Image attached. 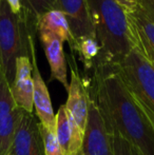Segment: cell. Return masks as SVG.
I'll return each mask as SVG.
<instances>
[{
	"mask_svg": "<svg viewBox=\"0 0 154 155\" xmlns=\"http://www.w3.org/2000/svg\"><path fill=\"white\" fill-rule=\"evenodd\" d=\"M90 95L111 136L125 139L138 155H154V128L112 63L95 64Z\"/></svg>",
	"mask_w": 154,
	"mask_h": 155,
	"instance_id": "obj_1",
	"label": "cell"
},
{
	"mask_svg": "<svg viewBox=\"0 0 154 155\" xmlns=\"http://www.w3.org/2000/svg\"><path fill=\"white\" fill-rule=\"evenodd\" d=\"M91 22L101 48L95 64L117 63L136 48L128 12L115 0H88Z\"/></svg>",
	"mask_w": 154,
	"mask_h": 155,
	"instance_id": "obj_2",
	"label": "cell"
},
{
	"mask_svg": "<svg viewBox=\"0 0 154 155\" xmlns=\"http://www.w3.org/2000/svg\"><path fill=\"white\" fill-rule=\"evenodd\" d=\"M32 16L25 10L20 15L11 11L5 0L0 3V69L12 84L19 56L29 54L28 34Z\"/></svg>",
	"mask_w": 154,
	"mask_h": 155,
	"instance_id": "obj_3",
	"label": "cell"
},
{
	"mask_svg": "<svg viewBox=\"0 0 154 155\" xmlns=\"http://www.w3.org/2000/svg\"><path fill=\"white\" fill-rule=\"evenodd\" d=\"M112 64L154 128V65L136 48Z\"/></svg>",
	"mask_w": 154,
	"mask_h": 155,
	"instance_id": "obj_4",
	"label": "cell"
},
{
	"mask_svg": "<svg viewBox=\"0 0 154 155\" xmlns=\"http://www.w3.org/2000/svg\"><path fill=\"white\" fill-rule=\"evenodd\" d=\"M84 155H113V138L96 101L92 97L84 131Z\"/></svg>",
	"mask_w": 154,
	"mask_h": 155,
	"instance_id": "obj_5",
	"label": "cell"
},
{
	"mask_svg": "<svg viewBox=\"0 0 154 155\" xmlns=\"http://www.w3.org/2000/svg\"><path fill=\"white\" fill-rule=\"evenodd\" d=\"M22 110L15 104L3 71L0 69V155H8Z\"/></svg>",
	"mask_w": 154,
	"mask_h": 155,
	"instance_id": "obj_6",
	"label": "cell"
},
{
	"mask_svg": "<svg viewBox=\"0 0 154 155\" xmlns=\"http://www.w3.org/2000/svg\"><path fill=\"white\" fill-rule=\"evenodd\" d=\"M32 29L30 28L29 34H28V45H29V54L31 58L32 65H33V104L35 108L36 116L39 119V123L42 127L49 129L51 131H55V124L56 114L54 113V109L52 106L51 97L48 90L47 84L43 80L42 76L40 74L36 58V51L35 45H34V37L31 34Z\"/></svg>",
	"mask_w": 154,
	"mask_h": 155,
	"instance_id": "obj_7",
	"label": "cell"
},
{
	"mask_svg": "<svg viewBox=\"0 0 154 155\" xmlns=\"http://www.w3.org/2000/svg\"><path fill=\"white\" fill-rule=\"evenodd\" d=\"M8 155H45L39 121L33 113L22 111Z\"/></svg>",
	"mask_w": 154,
	"mask_h": 155,
	"instance_id": "obj_8",
	"label": "cell"
},
{
	"mask_svg": "<svg viewBox=\"0 0 154 155\" xmlns=\"http://www.w3.org/2000/svg\"><path fill=\"white\" fill-rule=\"evenodd\" d=\"M90 99L89 84L80 77L75 63H71V78L69 82L68 99L64 106L74 119L75 124L84 133L86 131L88 120Z\"/></svg>",
	"mask_w": 154,
	"mask_h": 155,
	"instance_id": "obj_9",
	"label": "cell"
},
{
	"mask_svg": "<svg viewBox=\"0 0 154 155\" xmlns=\"http://www.w3.org/2000/svg\"><path fill=\"white\" fill-rule=\"evenodd\" d=\"M33 65L30 56H19L16 60V70L10 91L14 102L20 110L28 113H33Z\"/></svg>",
	"mask_w": 154,
	"mask_h": 155,
	"instance_id": "obj_10",
	"label": "cell"
},
{
	"mask_svg": "<svg viewBox=\"0 0 154 155\" xmlns=\"http://www.w3.org/2000/svg\"><path fill=\"white\" fill-rule=\"evenodd\" d=\"M55 133L64 155H84V133L75 124L66 106L59 107L56 113Z\"/></svg>",
	"mask_w": 154,
	"mask_h": 155,
	"instance_id": "obj_11",
	"label": "cell"
},
{
	"mask_svg": "<svg viewBox=\"0 0 154 155\" xmlns=\"http://www.w3.org/2000/svg\"><path fill=\"white\" fill-rule=\"evenodd\" d=\"M38 36L50 65V80H57L68 92V64L64 50V42L53 34L48 32H38Z\"/></svg>",
	"mask_w": 154,
	"mask_h": 155,
	"instance_id": "obj_12",
	"label": "cell"
},
{
	"mask_svg": "<svg viewBox=\"0 0 154 155\" xmlns=\"http://www.w3.org/2000/svg\"><path fill=\"white\" fill-rule=\"evenodd\" d=\"M58 10L66 15L75 39L95 36L89 13L88 0H58Z\"/></svg>",
	"mask_w": 154,
	"mask_h": 155,
	"instance_id": "obj_13",
	"label": "cell"
},
{
	"mask_svg": "<svg viewBox=\"0 0 154 155\" xmlns=\"http://www.w3.org/2000/svg\"><path fill=\"white\" fill-rule=\"evenodd\" d=\"M136 39V49L154 65V21L140 8L128 12Z\"/></svg>",
	"mask_w": 154,
	"mask_h": 155,
	"instance_id": "obj_14",
	"label": "cell"
},
{
	"mask_svg": "<svg viewBox=\"0 0 154 155\" xmlns=\"http://www.w3.org/2000/svg\"><path fill=\"white\" fill-rule=\"evenodd\" d=\"M35 29L37 32H48L53 34L62 42H68L72 49L75 37L69 25L66 15L60 10H51L34 18Z\"/></svg>",
	"mask_w": 154,
	"mask_h": 155,
	"instance_id": "obj_15",
	"label": "cell"
},
{
	"mask_svg": "<svg viewBox=\"0 0 154 155\" xmlns=\"http://www.w3.org/2000/svg\"><path fill=\"white\" fill-rule=\"evenodd\" d=\"M71 50L78 55L84 70H91L94 68L101 48L95 36H84L75 39L74 45Z\"/></svg>",
	"mask_w": 154,
	"mask_h": 155,
	"instance_id": "obj_16",
	"label": "cell"
},
{
	"mask_svg": "<svg viewBox=\"0 0 154 155\" xmlns=\"http://www.w3.org/2000/svg\"><path fill=\"white\" fill-rule=\"evenodd\" d=\"M22 10L33 18L51 10H58V0H22Z\"/></svg>",
	"mask_w": 154,
	"mask_h": 155,
	"instance_id": "obj_17",
	"label": "cell"
},
{
	"mask_svg": "<svg viewBox=\"0 0 154 155\" xmlns=\"http://www.w3.org/2000/svg\"><path fill=\"white\" fill-rule=\"evenodd\" d=\"M39 130L42 137L45 155H64L57 140L55 131H51L44 128L41 126L40 123H39Z\"/></svg>",
	"mask_w": 154,
	"mask_h": 155,
	"instance_id": "obj_18",
	"label": "cell"
},
{
	"mask_svg": "<svg viewBox=\"0 0 154 155\" xmlns=\"http://www.w3.org/2000/svg\"><path fill=\"white\" fill-rule=\"evenodd\" d=\"M113 155H138L121 137L113 135Z\"/></svg>",
	"mask_w": 154,
	"mask_h": 155,
	"instance_id": "obj_19",
	"label": "cell"
},
{
	"mask_svg": "<svg viewBox=\"0 0 154 155\" xmlns=\"http://www.w3.org/2000/svg\"><path fill=\"white\" fill-rule=\"evenodd\" d=\"M136 4L138 8L154 21V0H136Z\"/></svg>",
	"mask_w": 154,
	"mask_h": 155,
	"instance_id": "obj_20",
	"label": "cell"
},
{
	"mask_svg": "<svg viewBox=\"0 0 154 155\" xmlns=\"http://www.w3.org/2000/svg\"><path fill=\"white\" fill-rule=\"evenodd\" d=\"M6 3L8 4L11 11L14 13L15 15H20L22 12V0H5Z\"/></svg>",
	"mask_w": 154,
	"mask_h": 155,
	"instance_id": "obj_21",
	"label": "cell"
},
{
	"mask_svg": "<svg viewBox=\"0 0 154 155\" xmlns=\"http://www.w3.org/2000/svg\"><path fill=\"white\" fill-rule=\"evenodd\" d=\"M115 1L119 5L123 6L127 12H133V11L137 8L136 0H115Z\"/></svg>",
	"mask_w": 154,
	"mask_h": 155,
	"instance_id": "obj_22",
	"label": "cell"
},
{
	"mask_svg": "<svg viewBox=\"0 0 154 155\" xmlns=\"http://www.w3.org/2000/svg\"><path fill=\"white\" fill-rule=\"evenodd\" d=\"M1 1H2V0H0V3H1Z\"/></svg>",
	"mask_w": 154,
	"mask_h": 155,
	"instance_id": "obj_23",
	"label": "cell"
}]
</instances>
